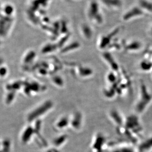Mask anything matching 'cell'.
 <instances>
[{
  "label": "cell",
  "instance_id": "obj_3",
  "mask_svg": "<svg viewBox=\"0 0 152 152\" xmlns=\"http://www.w3.org/2000/svg\"><path fill=\"white\" fill-rule=\"evenodd\" d=\"M6 73V70L4 68H2V69L0 70V75H5V74Z\"/></svg>",
  "mask_w": 152,
  "mask_h": 152
},
{
  "label": "cell",
  "instance_id": "obj_1",
  "mask_svg": "<svg viewBox=\"0 0 152 152\" xmlns=\"http://www.w3.org/2000/svg\"><path fill=\"white\" fill-rule=\"evenodd\" d=\"M148 91L146 86L141 84L140 95L135 105V111L138 114L143 113L152 100V95Z\"/></svg>",
  "mask_w": 152,
  "mask_h": 152
},
{
  "label": "cell",
  "instance_id": "obj_2",
  "mask_svg": "<svg viewBox=\"0 0 152 152\" xmlns=\"http://www.w3.org/2000/svg\"><path fill=\"white\" fill-rule=\"evenodd\" d=\"M52 106L51 103L50 102H46L44 105L39 108V109H37L34 111L33 113L31 114L29 116V121H33L35 118H37L39 116L42 115L44 113L45 111L48 110Z\"/></svg>",
  "mask_w": 152,
  "mask_h": 152
}]
</instances>
